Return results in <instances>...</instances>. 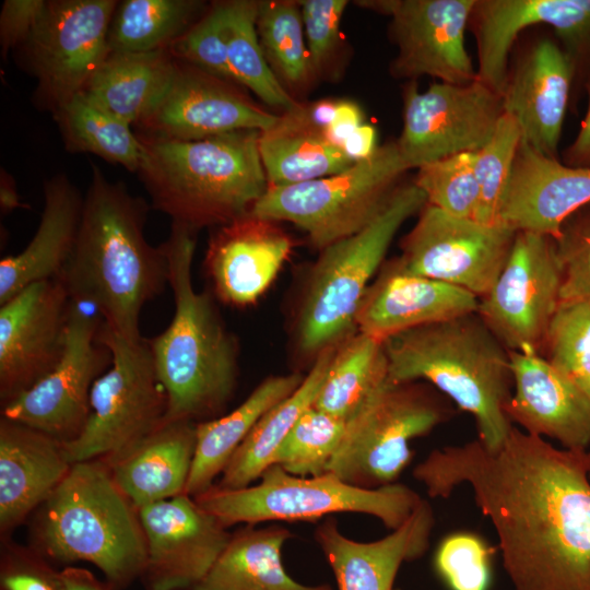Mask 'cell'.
I'll use <instances>...</instances> for the list:
<instances>
[{
    "mask_svg": "<svg viewBox=\"0 0 590 590\" xmlns=\"http://www.w3.org/2000/svg\"><path fill=\"white\" fill-rule=\"evenodd\" d=\"M433 567L448 590H489L493 548L475 532H451L438 543Z\"/></svg>",
    "mask_w": 590,
    "mask_h": 590,
    "instance_id": "obj_44",
    "label": "cell"
},
{
    "mask_svg": "<svg viewBox=\"0 0 590 590\" xmlns=\"http://www.w3.org/2000/svg\"><path fill=\"white\" fill-rule=\"evenodd\" d=\"M33 541L46 558L93 564L113 590L141 579L146 563L139 510L102 459L72 464L40 506Z\"/></svg>",
    "mask_w": 590,
    "mask_h": 590,
    "instance_id": "obj_6",
    "label": "cell"
},
{
    "mask_svg": "<svg viewBox=\"0 0 590 590\" xmlns=\"http://www.w3.org/2000/svg\"><path fill=\"white\" fill-rule=\"evenodd\" d=\"M453 414L452 402L429 384L387 378L346 420L328 472L368 489L398 483L414 456L411 442Z\"/></svg>",
    "mask_w": 590,
    "mask_h": 590,
    "instance_id": "obj_9",
    "label": "cell"
},
{
    "mask_svg": "<svg viewBox=\"0 0 590 590\" xmlns=\"http://www.w3.org/2000/svg\"><path fill=\"white\" fill-rule=\"evenodd\" d=\"M363 123V111L353 101L338 99L334 117L326 130V137L342 149L346 138Z\"/></svg>",
    "mask_w": 590,
    "mask_h": 590,
    "instance_id": "obj_51",
    "label": "cell"
},
{
    "mask_svg": "<svg viewBox=\"0 0 590 590\" xmlns=\"http://www.w3.org/2000/svg\"><path fill=\"white\" fill-rule=\"evenodd\" d=\"M560 285L555 240L517 232L496 281L479 299L476 314L509 352L542 355Z\"/></svg>",
    "mask_w": 590,
    "mask_h": 590,
    "instance_id": "obj_13",
    "label": "cell"
},
{
    "mask_svg": "<svg viewBox=\"0 0 590 590\" xmlns=\"http://www.w3.org/2000/svg\"><path fill=\"white\" fill-rule=\"evenodd\" d=\"M199 0H125L114 13L109 52H152L168 48L206 11Z\"/></svg>",
    "mask_w": 590,
    "mask_h": 590,
    "instance_id": "obj_37",
    "label": "cell"
},
{
    "mask_svg": "<svg viewBox=\"0 0 590 590\" xmlns=\"http://www.w3.org/2000/svg\"><path fill=\"white\" fill-rule=\"evenodd\" d=\"M387 378L384 342L356 331L335 346L312 406L346 421Z\"/></svg>",
    "mask_w": 590,
    "mask_h": 590,
    "instance_id": "obj_36",
    "label": "cell"
},
{
    "mask_svg": "<svg viewBox=\"0 0 590 590\" xmlns=\"http://www.w3.org/2000/svg\"><path fill=\"white\" fill-rule=\"evenodd\" d=\"M239 86L176 60L165 96L138 125L142 135L194 141L238 130L270 128L279 114L259 106Z\"/></svg>",
    "mask_w": 590,
    "mask_h": 590,
    "instance_id": "obj_21",
    "label": "cell"
},
{
    "mask_svg": "<svg viewBox=\"0 0 590 590\" xmlns=\"http://www.w3.org/2000/svg\"><path fill=\"white\" fill-rule=\"evenodd\" d=\"M589 104L580 129L573 143L564 151V164L571 167L590 168V84Z\"/></svg>",
    "mask_w": 590,
    "mask_h": 590,
    "instance_id": "obj_53",
    "label": "cell"
},
{
    "mask_svg": "<svg viewBox=\"0 0 590 590\" xmlns=\"http://www.w3.org/2000/svg\"><path fill=\"white\" fill-rule=\"evenodd\" d=\"M378 149L374 126L362 123L344 141L342 150L354 163L369 158Z\"/></svg>",
    "mask_w": 590,
    "mask_h": 590,
    "instance_id": "obj_52",
    "label": "cell"
},
{
    "mask_svg": "<svg viewBox=\"0 0 590 590\" xmlns=\"http://www.w3.org/2000/svg\"><path fill=\"white\" fill-rule=\"evenodd\" d=\"M293 536L281 524H245L190 590H333L328 583H300L286 573L282 548Z\"/></svg>",
    "mask_w": 590,
    "mask_h": 590,
    "instance_id": "obj_32",
    "label": "cell"
},
{
    "mask_svg": "<svg viewBox=\"0 0 590 590\" xmlns=\"http://www.w3.org/2000/svg\"><path fill=\"white\" fill-rule=\"evenodd\" d=\"M71 309L60 279L33 283L0 305L2 406L33 387L59 362Z\"/></svg>",
    "mask_w": 590,
    "mask_h": 590,
    "instance_id": "obj_19",
    "label": "cell"
},
{
    "mask_svg": "<svg viewBox=\"0 0 590 590\" xmlns=\"http://www.w3.org/2000/svg\"><path fill=\"white\" fill-rule=\"evenodd\" d=\"M83 202L64 174L46 180L35 235L21 252L0 261V305L33 283L60 276L76 243Z\"/></svg>",
    "mask_w": 590,
    "mask_h": 590,
    "instance_id": "obj_29",
    "label": "cell"
},
{
    "mask_svg": "<svg viewBox=\"0 0 590 590\" xmlns=\"http://www.w3.org/2000/svg\"><path fill=\"white\" fill-rule=\"evenodd\" d=\"M517 232L452 216L426 203L401 240V267L410 273L463 288L479 299L493 286Z\"/></svg>",
    "mask_w": 590,
    "mask_h": 590,
    "instance_id": "obj_16",
    "label": "cell"
},
{
    "mask_svg": "<svg viewBox=\"0 0 590 590\" xmlns=\"http://www.w3.org/2000/svg\"><path fill=\"white\" fill-rule=\"evenodd\" d=\"M394 590H400V589H394Z\"/></svg>",
    "mask_w": 590,
    "mask_h": 590,
    "instance_id": "obj_58",
    "label": "cell"
},
{
    "mask_svg": "<svg viewBox=\"0 0 590 590\" xmlns=\"http://www.w3.org/2000/svg\"><path fill=\"white\" fill-rule=\"evenodd\" d=\"M551 26L577 75L590 74V0H475L469 26L480 81L503 93L509 55L522 31Z\"/></svg>",
    "mask_w": 590,
    "mask_h": 590,
    "instance_id": "obj_18",
    "label": "cell"
},
{
    "mask_svg": "<svg viewBox=\"0 0 590 590\" xmlns=\"http://www.w3.org/2000/svg\"><path fill=\"white\" fill-rule=\"evenodd\" d=\"M514 388L506 413L524 433L590 449V398L541 354L509 352Z\"/></svg>",
    "mask_w": 590,
    "mask_h": 590,
    "instance_id": "obj_24",
    "label": "cell"
},
{
    "mask_svg": "<svg viewBox=\"0 0 590 590\" xmlns=\"http://www.w3.org/2000/svg\"><path fill=\"white\" fill-rule=\"evenodd\" d=\"M403 127L396 141L409 169L464 152H476L504 115L503 96L477 78L467 84L403 87Z\"/></svg>",
    "mask_w": 590,
    "mask_h": 590,
    "instance_id": "obj_15",
    "label": "cell"
},
{
    "mask_svg": "<svg viewBox=\"0 0 590 590\" xmlns=\"http://www.w3.org/2000/svg\"><path fill=\"white\" fill-rule=\"evenodd\" d=\"M0 205L2 213H8L23 206L13 178L3 169L1 170L0 179Z\"/></svg>",
    "mask_w": 590,
    "mask_h": 590,
    "instance_id": "obj_56",
    "label": "cell"
},
{
    "mask_svg": "<svg viewBox=\"0 0 590 590\" xmlns=\"http://www.w3.org/2000/svg\"><path fill=\"white\" fill-rule=\"evenodd\" d=\"M1 590H61L59 571L37 551L3 542Z\"/></svg>",
    "mask_w": 590,
    "mask_h": 590,
    "instance_id": "obj_49",
    "label": "cell"
},
{
    "mask_svg": "<svg viewBox=\"0 0 590 590\" xmlns=\"http://www.w3.org/2000/svg\"><path fill=\"white\" fill-rule=\"evenodd\" d=\"M314 78L329 69L341 45L340 26L346 0L299 1Z\"/></svg>",
    "mask_w": 590,
    "mask_h": 590,
    "instance_id": "obj_47",
    "label": "cell"
},
{
    "mask_svg": "<svg viewBox=\"0 0 590 590\" xmlns=\"http://www.w3.org/2000/svg\"><path fill=\"white\" fill-rule=\"evenodd\" d=\"M63 444L1 416L0 532L8 538L69 473Z\"/></svg>",
    "mask_w": 590,
    "mask_h": 590,
    "instance_id": "obj_28",
    "label": "cell"
},
{
    "mask_svg": "<svg viewBox=\"0 0 590 590\" xmlns=\"http://www.w3.org/2000/svg\"><path fill=\"white\" fill-rule=\"evenodd\" d=\"M196 444L197 423L164 422L131 449L105 462L120 489L140 508L185 493Z\"/></svg>",
    "mask_w": 590,
    "mask_h": 590,
    "instance_id": "obj_30",
    "label": "cell"
},
{
    "mask_svg": "<svg viewBox=\"0 0 590 590\" xmlns=\"http://www.w3.org/2000/svg\"><path fill=\"white\" fill-rule=\"evenodd\" d=\"M554 240L562 272L559 305L590 302V203L565 220Z\"/></svg>",
    "mask_w": 590,
    "mask_h": 590,
    "instance_id": "obj_46",
    "label": "cell"
},
{
    "mask_svg": "<svg viewBox=\"0 0 590 590\" xmlns=\"http://www.w3.org/2000/svg\"><path fill=\"white\" fill-rule=\"evenodd\" d=\"M304 376H269L231 412L197 423L196 452L185 494L197 497L210 489L259 420L292 394Z\"/></svg>",
    "mask_w": 590,
    "mask_h": 590,
    "instance_id": "obj_33",
    "label": "cell"
},
{
    "mask_svg": "<svg viewBox=\"0 0 590 590\" xmlns=\"http://www.w3.org/2000/svg\"><path fill=\"white\" fill-rule=\"evenodd\" d=\"M259 153L269 187L290 186L339 173L353 164L305 116L302 102L260 131Z\"/></svg>",
    "mask_w": 590,
    "mask_h": 590,
    "instance_id": "obj_34",
    "label": "cell"
},
{
    "mask_svg": "<svg viewBox=\"0 0 590 590\" xmlns=\"http://www.w3.org/2000/svg\"><path fill=\"white\" fill-rule=\"evenodd\" d=\"M521 140L518 122L504 113L492 138L475 152L474 172L480 189L475 221L500 224V208Z\"/></svg>",
    "mask_w": 590,
    "mask_h": 590,
    "instance_id": "obj_42",
    "label": "cell"
},
{
    "mask_svg": "<svg viewBox=\"0 0 590 590\" xmlns=\"http://www.w3.org/2000/svg\"><path fill=\"white\" fill-rule=\"evenodd\" d=\"M61 590H113L107 582L99 581L90 570L66 567L59 571Z\"/></svg>",
    "mask_w": 590,
    "mask_h": 590,
    "instance_id": "obj_54",
    "label": "cell"
},
{
    "mask_svg": "<svg viewBox=\"0 0 590 590\" xmlns=\"http://www.w3.org/2000/svg\"><path fill=\"white\" fill-rule=\"evenodd\" d=\"M256 27L264 57L286 91L292 95L307 88L315 78L299 1H259Z\"/></svg>",
    "mask_w": 590,
    "mask_h": 590,
    "instance_id": "obj_40",
    "label": "cell"
},
{
    "mask_svg": "<svg viewBox=\"0 0 590 590\" xmlns=\"http://www.w3.org/2000/svg\"><path fill=\"white\" fill-rule=\"evenodd\" d=\"M292 250L278 222L248 213L212 235L204 269L212 294L237 307L255 304L270 287Z\"/></svg>",
    "mask_w": 590,
    "mask_h": 590,
    "instance_id": "obj_23",
    "label": "cell"
},
{
    "mask_svg": "<svg viewBox=\"0 0 590 590\" xmlns=\"http://www.w3.org/2000/svg\"><path fill=\"white\" fill-rule=\"evenodd\" d=\"M472 293L404 270L397 258L384 263L356 315L357 331L381 342L418 327L477 311Z\"/></svg>",
    "mask_w": 590,
    "mask_h": 590,
    "instance_id": "obj_25",
    "label": "cell"
},
{
    "mask_svg": "<svg viewBox=\"0 0 590 590\" xmlns=\"http://www.w3.org/2000/svg\"><path fill=\"white\" fill-rule=\"evenodd\" d=\"M335 347L321 352L299 387L269 410L235 451L215 484L227 489L253 484L271 465L272 458L299 416L312 405Z\"/></svg>",
    "mask_w": 590,
    "mask_h": 590,
    "instance_id": "obj_35",
    "label": "cell"
},
{
    "mask_svg": "<svg viewBox=\"0 0 590 590\" xmlns=\"http://www.w3.org/2000/svg\"><path fill=\"white\" fill-rule=\"evenodd\" d=\"M116 0H49L27 40L23 64L39 106L55 114L81 95L109 54Z\"/></svg>",
    "mask_w": 590,
    "mask_h": 590,
    "instance_id": "obj_12",
    "label": "cell"
},
{
    "mask_svg": "<svg viewBox=\"0 0 590 590\" xmlns=\"http://www.w3.org/2000/svg\"><path fill=\"white\" fill-rule=\"evenodd\" d=\"M194 498L226 528L237 523L316 521L340 512H356L377 518L389 530L401 527L423 500L400 483L368 489L331 472L297 476L276 464L270 465L256 484L237 489L214 484Z\"/></svg>",
    "mask_w": 590,
    "mask_h": 590,
    "instance_id": "obj_8",
    "label": "cell"
},
{
    "mask_svg": "<svg viewBox=\"0 0 590 590\" xmlns=\"http://www.w3.org/2000/svg\"><path fill=\"white\" fill-rule=\"evenodd\" d=\"M426 203L413 181L402 184L369 225L320 251L296 317V344L303 354L315 359L357 331L358 308L393 238Z\"/></svg>",
    "mask_w": 590,
    "mask_h": 590,
    "instance_id": "obj_7",
    "label": "cell"
},
{
    "mask_svg": "<svg viewBox=\"0 0 590 590\" xmlns=\"http://www.w3.org/2000/svg\"><path fill=\"white\" fill-rule=\"evenodd\" d=\"M475 0H370L358 5L390 16L397 55L390 73L397 79L428 75L439 82L467 84L476 69L464 35Z\"/></svg>",
    "mask_w": 590,
    "mask_h": 590,
    "instance_id": "obj_17",
    "label": "cell"
},
{
    "mask_svg": "<svg viewBox=\"0 0 590 590\" xmlns=\"http://www.w3.org/2000/svg\"><path fill=\"white\" fill-rule=\"evenodd\" d=\"M409 170L396 141L330 176L269 187L250 213L303 229L320 251L369 225L387 206Z\"/></svg>",
    "mask_w": 590,
    "mask_h": 590,
    "instance_id": "obj_10",
    "label": "cell"
},
{
    "mask_svg": "<svg viewBox=\"0 0 590 590\" xmlns=\"http://www.w3.org/2000/svg\"><path fill=\"white\" fill-rule=\"evenodd\" d=\"M589 453H590V449H589ZM589 475H590V471H589Z\"/></svg>",
    "mask_w": 590,
    "mask_h": 590,
    "instance_id": "obj_57",
    "label": "cell"
},
{
    "mask_svg": "<svg viewBox=\"0 0 590 590\" xmlns=\"http://www.w3.org/2000/svg\"><path fill=\"white\" fill-rule=\"evenodd\" d=\"M45 5V0H5L3 2L0 12V44L3 56L27 40Z\"/></svg>",
    "mask_w": 590,
    "mask_h": 590,
    "instance_id": "obj_50",
    "label": "cell"
},
{
    "mask_svg": "<svg viewBox=\"0 0 590 590\" xmlns=\"http://www.w3.org/2000/svg\"><path fill=\"white\" fill-rule=\"evenodd\" d=\"M176 67L168 49L109 52L83 93L86 101L129 125H139L165 96Z\"/></svg>",
    "mask_w": 590,
    "mask_h": 590,
    "instance_id": "obj_31",
    "label": "cell"
},
{
    "mask_svg": "<svg viewBox=\"0 0 590 590\" xmlns=\"http://www.w3.org/2000/svg\"><path fill=\"white\" fill-rule=\"evenodd\" d=\"M345 422L312 405L296 421L272 458V464L297 476L328 472L341 444Z\"/></svg>",
    "mask_w": 590,
    "mask_h": 590,
    "instance_id": "obj_41",
    "label": "cell"
},
{
    "mask_svg": "<svg viewBox=\"0 0 590 590\" xmlns=\"http://www.w3.org/2000/svg\"><path fill=\"white\" fill-rule=\"evenodd\" d=\"M102 323L93 307L71 299L59 362L33 387L3 405L1 416L62 444L74 440L88 418L93 384L111 363L110 352L98 340Z\"/></svg>",
    "mask_w": 590,
    "mask_h": 590,
    "instance_id": "obj_14",
    "label": "cell"
},
{
    "mask_svg": "<svg viewBox=\"0 0 590 590\" xmlns=\"http://www.w3.org/2000/svg\"><path fill=\"white\" fill-rule=\"evenodd\" d=\"M434 524L433 509L423 499L401 527L379 540L359 542L344 535L333 516L318 524L314 538L338 590H394L402 564L421 558L428 550Z\"/></svg>",
    "mask_w": 590,
    "mask_h": 590,
    "instance_id": "obj_27",
    "label": "cell"
},
{
    "mask_svg": "<svg viewBox=\"0 0 590 590\" xmlns=\"http://www.w3.org/2000/svg\"><path fill=\"white\" fill-rule=\"evenodd\" d=\"M543 351L556 367L590 351V302L558 306Z\"/></svg>",
    "mask_w": 590,
    "mask_h": 590,
    "instance_id": "obj_48",
    "label": "cell"
},
{
    "mask_svg": "<svg viewBox=\"0 0 590 590\" xmlns=\"http://www.w3.org/2000/svg\"><path fill=\"white\" fill-rule=\"evenodd\" d=\"M166 49L176 60L235 83L227 59L223 1L209 5L204 14Z\"/></svg>",
    "mask_w": 590,
    "mask_h": 590,
    "instance_id": "obj_45",
    "label": "cell"
},
{
    "mask_svg": "<svg viewBox=\"0 0 590 590\" xmlns=\"http://www.w3.org/2000/svg\"><path fill=\"white\" fill-rule=\"evenodd\" d=\"M54 117L64 146L74 153H91L139 173L146 150L131 125L98 108L82 95L58 109Z\"/></svg>",
    "mask_w": 590,
    "mask_h": 590,
    "instance_id": "obj_38",
    "label": "cell"
},
{
    "mask_svg": "<svg viewBox=\"0 0 590 590\" xmlns=\"http://www.w3.org/2000/svg\"><path fill=\"white\" fill-rule=\"evenodd\" d=\"M138 510L146 542L140 579L145 590H190L232 536L228 528L185 493Z\"/></svg>",
    "mask_w": 590,
    "mask_h": 590,
    "instance_id": "obj_20",
    "label": "cell"
},
{
    "mask_svg": "<svg viewBox=\"0 0 590 590\" xmlns=\"http://www.w3.org/2000/svg\"><path fill=\"white\" fill-rule=\"evenodd\" d=\"M197 231L172 223L162 244L175 311L168 327L149 340L167 396L164 422L200 423L223 415L236 391L239 347L210 291H197L192 262Z\"/></svg>",
    "mask_w": 590,
    "mask_h": 590,
    "instance_id": "obj_3",
    "label": "cell"
},
{
    "mask_svg": "<svg viewBox=\"0 0 590 590\" xmlns=\"http://www.w3.org/2000/svg\"><path fill=\"white\" fill-rule=\"evenodd\" d=\"M590 453L512 426L503 445L434 449L413 476L430 498L460 485L498 538L512 590H590Z\"/></svg>",
    "mask_w": 590,
    "mask_h": 590,
    "instance_id": "obj_1",
    "label": "cell"
},
{
    "mask_svg": "<svg viewBox=\"0 0 590 590\" xmlns=\"http://www.w3.org/2000/svg\"><path fill=\"white\" fill-rule=\"evenodd\" d=\"M98 340L110 352L111 363L93 384L84 428L63 444L71 464L121 456L158 428L167 413L149 340L130 341L104 323Z\"/></svg>",
    "mask_w": 590,
    "mask_h": 590,
    "instance_id": "obj_11",
    "label": "cell"
},
{
    "mask_svg": "<svg viewBox=\"0 0 590 590\" xmlns=\"http://www.w3.org/2000/svg\"><path fill=\"white\" fill-rule=\"evenodd\" d=\"M474 161L475 152H464L425 164L413 182L428 204L452 216L474 219L480 194Z\"/></svg>",
    "mask_w": 590,
    "mask_h": 590,
    "instance_id": "obj_43",
    "label": "cell"
},
{
    "mask_svg": "<svg viewBox=\"0 0 590 590\" xmlns=\"http://www.w3.org/2000/svg\"><path fill=\"white\" fill-rule=\"evenodd\" d=\"M557 368L590 398V351L577 355Z\"/></svg>",
    "mask_w": 590,
    "mask_h": 590,
    "instance_id": "obj_55",
    "label": "cell"
},
{
    "mask_svg": "<svg viewBox=\"0 0 590 590\" xmlns=\"http://www.w3.org/2000/svg\"><path fill=\"white\" fill-rule=\"evenodd\" d=\"M574 80L570 59L546 37L534 40L508 69L504 111L518 122L522 141L547 157L557 158Z\"/></svg>",
    "mask_w": 590,
    "mask_h": 590,
    "instance_id": "obj_22",
    "label": "cell"
},
{
    "mask_svg": "<svg viewBox=\"0 0 590 590\" xmlns=\"http://www.w3.org/2000/svg\"><path fill=\"white\" fill-rule=\"evenodd\" d=\"M384 345L389 380L429 384L473 416L486 448L503 445L514 426L506 413L510 355L476 312L408 330Z\"/></svg>",
    "mask_w": 590,
    "mask_h": 590,
    "instance_id": "obj_4",
    "label": "cell"
},
{
    "mask_svg": "<svg viewBox=\"0 0 590 590\" xmlns=\"http://www.w3.org/2000/svg\"><path fill=\"white\" fill-rule=\"evenodd\" d=\"M258 2L223 1L228 64L236 84L283 113L298 101L281 84L264 57L256 27Z\"/></svg>",
    "mask_w": 590,
    "mask_h": 590,
    "instance_id": "obj_39",
    "label": "cell"
},
{
    "mask_svg": "<svg viewBox=\"0 0 590 590\" xmlns=\"http://www.w3.org/2000/svg\"><path fill=\"white\" fill-rule=\"evenodd\" d=\"M259 134L247 129L194 141L138 135L146 150L138 174L152 208L197 232L250 213L269 188Z\"/></svg>",
    "mask_w": 590,
    "mask_h": 590,
    "instance_id": "obj_5",
    "label": "cell"
},
{
    "mask_svg": "<svg viewBox=\"0 0 590 590\" xmlns=\"http://www.w3.org/2000/svg\"><path fill=\"white\" fill-rule=\"evenodd\" d=\"M589 203L590 168L567 166L521 140L500 208V224L555 239L565 220Z\"/></svg>",
    "mask_w": 590,
    "mask_h": 590,
    "instance_id": "obj_26",
    "label": "cell"
},
{
    "mask_svg": "<svg viewBox=\"0 0 590 590\" xmlns=\"http://www.w3.org/2000/svg\"><path fill=\"white\" fill-rule=\"evenodd\" d=\"M148 203L92 165L72 255L58 279L72 300L93 307L103 323L140 340L143 307L168 285V262L144 234Z\"/></svg>",
    "mask_w": 590,
    "mask_h": 590,
    "instance_id": "obj_2",
    "label": "cell"
}]
</instances>
